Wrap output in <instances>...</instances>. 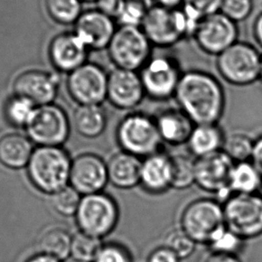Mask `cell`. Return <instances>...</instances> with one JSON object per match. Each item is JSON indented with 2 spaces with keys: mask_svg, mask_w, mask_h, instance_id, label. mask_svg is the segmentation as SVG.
I'll list each match as a JSON object with an SVG mask.
<instances>
[{
  "mask_svg": "<svg viewBox=\"0 0 262 262\" xmlns=\"http://www.w3.org/2000/svg\"><path fill=\"white\" fill-rule=\"evenodd\" d=\"M86 50V45L76 33H63L51 41L50 56L57 69L73 72L84 65Z\"/></svg>",
  "mask_w": 262,
  "mask_h": 262,
  "instance_id": "20",
  "label": "cell"
},
{
  "mask_svg": "<svg viewBox=\"0 0 262 262\" xmlns=\"http://www.w3.org/2000/svg\"><path fill=\"white\" fill-rule=\"evenodd\" d=\"M171 156L163 150L142 159L140 187L152 195H160L171 189Z\"/></svg>",
  "mask_w": 262,
  "mask_h": 262,
  "instance_id": "18",
  "label": "cell"
},
{
  "mask_svg": "<svg viewBox=\"0 0 262 262\" xmlns=\"http://www.w3.org/2000/svg\"><path fill=\"white\" fill-rule=\"evenodd\" d=\"M72 236L62 228H51L40 236L39 248L41 253L64 261L71 254Z\"/></svg>",
  "mask_w": 262,
  "mask_h": 262,
  "instance_id": "27",
  "label": "cell"
},
{
  "mask_svg": "<svg viewBox=\"0 0 262 262\" xmlns=\"http://www.w3.org/2000/svg\"><path fill=\"white\" fill-rule=\"evenodd\" d=\"M223 0H183L182 8L192 12L200 18L220 11Z\"/></svg>",
  "mask_w": 262,
  "mask_h": 262,
  "instance_id": "39",
  "label": "cell"
},
{
  "mask_svg": "<svg viewBox=\"0 0 262 262\" xmlns=\"http://www.w3.org/2000/svg\"><path fill=\"white\" fill-rule=\"evenodd\" d=\"M260 55L251 44L237 41L216 57V70L228 84L247 86L260 79Z\"/></svg>",
  "mask_w": 262,
  "mask_h": 262,
  "instance_id": "6",
  "label": "cell"
},
{
  "mask_svg": "<svg viewBox=\"0 0 262 262\" xmlns=\"http://www.w3.org/2000/svg\"><path fill=\"white\" fill-rule=\"evenodd\" d=\"M80 193L72 186H67L51 195V203L55 211L63 216L76 215L80 205Z\"/></svg>",
  "mask_w": 262,
  "mask_h": 262,
  "instance_id": "33",
  "label": "cell"
},
{
  "mask_svg": "<svg viewBox=\"0 0 262 262\" xmlns=\"http://www.w3.org/2000/svg\"><path fill=\"white\" fill-rule=\"evenodd\" d=\"M74 124L80 135L94 139L103 133L107 117L100 105H81L74 114Z\"/></svg>",
  "mask_w": 262,
  "mask_h": 262,
  "instance_id": "25",
  "label": "cell"
},
{
  "mask_svg": "<svg viewBox=\"0 0 262 262\" xmlns=\"http://www.w3.org/2000/svg\"><path fill=\"white\" fill-rule=\"evenodd\" d=\"M69 262H82V261H78V260H76V259H73V258H72V259H71V260H70V261Z\"/></svg>",
  "mask_w": 262,
  "mask_h": 262,
  "instance_id": "48",
  "label": "cell"
},
{
  "mask_svg": "<svg viewBox=\"0 0 262 262\" xmlns=\"http://www.w3.org/2000/svg\"><path fill=\"white\" fill-rule=\"evenodd\" d=\"M68 86L81 105H100L107 98L108 77L97 66L84 64L71 72Z\"/></svg>",
  "mask_w": 262,
  "mask_h": 262,
  "instance_id": "14",
  "label": "cell"
},
{
  "mask_svg": "<svg viewBox=\"0 0 262 262\" xmlns=\"http://www.w3.org/2000/svg\"><path fill=\"white\" fill-rule=\"evenodd\" d=\"M163 143L172 146L188 143L195 124L180 108L163 110L155 117Z\"/></svg>",
  "mask_w": 262,
  "mask_h": 262,
  "instance_id": "21",
  "label": "cell"
},
{
  "mask_svg": "<svg viewBox=\"0 0 262 262\" xmlns=\"http://www.w3.org/2000/svg\"><path fill=\"white\" fill-rule=\"evenodd\" d=\"M226 135L217 124L195 125L187 146L191 156L200 158L222 151Z\"/></svg>",
  "mask_w": 262,
  "mask_h": 262,
  "instance_id": "23",
  "label": "cell"
},
{
  "mask_svg": "<svg viewBox=\"0 0 262 262\" xmlns=\"http://www.w3.org/2000/svg\"><path fill=\"white\" fill-rule=\"evenodd\" d=\"M174 98L195 125L219 123L226 109L222 84L211 74L201 70L182 74Z\"/></svg>",
  "mask_w": 262,
  "mask_h": 262,
  "instance_id": "1",
  "label": "cell"
},
{
  "mask_svg": "<svg viewBox=\"0 0 262 262\" xmlns=\"http://www.w3.org/2000/svg\"><path fill=\"white\" fill-rule=\"evenodd\" d=\"M180 227L196 244L208 246L226 227L222 203L208 198L190 201L181 214Z\"/></svg>",
  "mask_w": 262,
  "mask_h": 262,
  "instance_id": "5",
  "label": "cell"
},
{
  "mask_svg": "<svg viewBox=\"0 0 262 262\" xmlns=\"http://www.w3.org/2000/svg\"><path fill=\"white\" fill-rule=\"evenodd\" d=\"M251 162L262 176V135L254 140Z\"/></svg>",
  "mask_w": 262,
  "mask_h": 262,
  "instance_id": "42",
  "label": "cell"
},
{
  "mask_svg": "<svg viewBox=\"0 0 262 262\" xmlns=\"http://www.w3.org/2000/svg\"><path fill=\"white\" fill-rule=\"evenodd\" d=\"M156 5L160 6L163 8H170V9H177L182 8L183 0H156Z\"/></svg>",
  "mask_w": 262,
  "mask_h": 262,
  "instance_id": "45",
  "label": "cell"
},
{
  "mask_svg": "<svg viewBox=\"0 0 262 262\" xmlns=\"http://www.w3.org/2000/svg\"><path fill=\"white\" fill-rule=\"evenodd\" d=\"M196 158L185 154L171 156L172 182L171 189L184 190L195 184Z\"/></svg>",
  "mask_w": 262,
  "mask_h": 262,
  "instance_id": "28",
  "label": "cell"
},
{
  "mask_svg": "<svg viewBox=\"0 0 262 262\" xmlns=\"http://www.w3.org/2000/svg\"><path fill=\"white\" fill-rule=\"evenodd\" d=\"M108 48L117 69L139 72L152 58L153 45L141 27L120 26Z\"/></svg>",
  "mask_w": 262,
  "mask_h": 262,
  "instance_id": "9",
  "label": "cell"
},
{
  "mask_svg": "<svg viewBox=\"0 0 262 262\" xmlns=\"http://www.w3.org/2000/svg\"><path fill=\"white\" fill-rule=\"evenodd\" d=\"M262 176L251 161L234 164L231 180V192L255 194L261 189Z\"/></svg>",
  "mask_w": 262,
  "mask_h": 262,
  "instance_id": "26",
  "label": "cell"
},
{
  "mask_svg": "<svg viewBox=\"0 0 262 262\" xmlns=\"http://www.w3.org/2000/svg\"><path fill=\"white\" fill-rule=\"evenodd\" d=\"M45 6L49 15L61 24L77 22L80 17L79 0H46Z\"/></svg>",
  "mask_w": 262,
  "mask_h": 262,
  "instance_id": "32",
  "label": "cell"
},
{
  "mask_svg": "<svg viewBox=\"0 0 262 262\" xmlns=\"http://www.w3.org/2000/svg\"><path fill=\"white\" fill-rule=\"evenodd\" d=\"M71 164L70 156L60 146H39L26 168L33 185L52 195L69 186Z\"/></svg>",
  "mask_w": 262,
  "mask_h": 262,
  "instance_id": "3",
  "label": "cell"
},
{
  "mask_svg": "<svg viewBox=\"0 0 262 262\" xmlns=\"http://www.w3.org/2000/svg\"><path fill=\"white\" fill-rule=\"evenodd\" d=\"M238 34L236 23L219 11L201 19L193 38L201 51L217 57L238 41Z\"/></svg>",
  "mask_w": 262,
  "mask_h": 262,
  "instance_id": "13",
  "label": "cell"
},
{
  "mask_svg": "<svg viewBox=\"0 0 262 262\" xmlns=\"http://www.w3.org/2000/svg\"><path fill=\"white\" fill-rule=\"evenodd\" d=\"M182 259L169 248L161 245L151 251L146 262H181Z\"/></svg>",
  "mask_w": 262,
  "mask_h": 262,
  "instance_id": "40",
  "label": "cell"
},
{
  "mask_svg": "<svg viewBox=\"0 0 262 262\" xmlns=\"http://www.w3.org/2000/svg\"><path fill=\"white\" fill-rule=\"evenodd\" d=\"M204 262H243L237 255L225 254L217 252H210Z\"/></svg>",
  "mask_w": 262,
  "mask_h": 262,
  "instance_id": "43",
  "label": "cell"
},
{
  "mask_svg": "<svg viewBox=\"0 0 262 262\" xmlns=\"http://www.w3.org/2000/svg\"><path fill=\"white\" fill-rule=\"evenodd\" d=\"M37 106L28 99L15 95L6 105V117L15 127H26L33 117Z\"/></svg>",
  "mask_w": 262,
  "mask_h": 262,
  "instance_id": "31",
  "label": "cell"
},
{
  "mask_svg": "<svg viewBox=\"0 0 262 262\" xmlns=\"http://www.w3.org/2000/svg\"><path fill=\"white\" fill-rule=\"evenodd\" d=\"M108 180L107 164L95 154H83L72 161L70 183L82 195L102 192Z\"/></svg>",
  "mask_w": 262,
  "mask_h": 262,
  "instance_id": "15",
  "label": "cell"
},
{
  "mask_svg": "<svg viewBox=\"0 0 262 262\" xmlns=\"http://www.w3.org/2000/svg\"><path fill=\"white\" fill-rule=\"evenodd\" d=\"M226 228L244 241L262 235V196L232 193L222 203Z\"/></svg>",
  "mask_w": 262,
  "mask_h": 262,
  "instance_id": "7",
  "label": "cell"
},
{
  "mask_svg": "<svg viewBox=\"0 0 262 262\" xmlns=\"http://www.w3.org/2000/svg\"><path fill=\"white\" fill-rule=\"evenodd\" d=\"M75 216L80 232L102 239L115 229L120 210L112 196L95 193L82 196Z\"/></svg>",
  "mask_w": 262,
  "mask_h": 262,
  "instance_id": "8",
  "label": "cell"
},
{
  "mask_svg": "<svg viewBox=\"0 0 262 262\" xmlns=\"http://www.w3.org/2000/svg\"><path fill=\"white\" fill-rule=\"evenodd\" d=\"M132 255L124 245L110 243L102 245L94 262H132Z\"/></svg>",
  "mask_w": 262,
  "mask_h": 262,
  "instance_id": "38",
  "label": "cell"
},
{
  "mask_svg": "<svg viewBox=\"0 0 262 262\" xmlns=\"http://www.w3.org/2000/svg\"><path fill=\"white\" fill-rule=\"evenodd\" d=\"M245 241L235 233L231 232L226 227L221 230L215 238L208 244V247L211 252L225 253V254L237 255L239 256L241 251L244 250Z\"/></svg>",
  "mask_w": 262,
  "mask_h": 262,
  "instance_id": "36",
  "label": "cell"
},
{
  "mask_svg": "<svg viewBox=\"0 0 262 262\" xmlns=\"http://www.w3.org/2000/svg\"><path fill=\"white\" fill-rule=\"evenodd\" d=\"M106 164L108 180L114 187L131 189L140 185L141 158L121 150L114 154Z\"/></svg>",
  "mask_w": 262,
  "mask_h": 262,
  "instance_id": "22",
  "label": "cell"
},
{
  "mask_svg": "<svg viewBox=\"0 0 262 262\" xmlns=\"http://www.w3.org/2000/svg\"><path fill=\"white\" fill-rule=\"evenodd\" d=\"M15 95L38 106L51 104L57 94V81L51 74L30 70L21 74L14 84Z\"/></svg>",
  "mask_w": 262,
  "mask_h": 262,
  "instance_id": "19",
  "label": "cell"
},
{
  "mask_svg": "<svg viewBox=\"0 0 262 262\" xmlns=\"http://www.w3.org/2000/svg\"><path fill=\"white\" fill-rule=\"evenodd\" d=\"M26 129L39 146H60L70 136V122L64 111L51 103L37 107Z\"/></svg>",
  "mask_w": 262,
  "mask_h": 262,
  "instance_id": "11",
  "label": "cell"
},
{
  "mask_svg": "<svg viewBox=\"0 0 262 262\" xmlns=\"http://www.w3.org/2000/svg\"><path fill=\"white\" fill-rule=\"evenodd\" d=\"M260 79L262 80V54L260 55Z\"/></svg>",
  "mask_w": 262,
  "mask_h": 262,
  "instance_id": "47",
  "label": "cell"
},
{
  "mask_svg": "<svg viewBox=\"0 0 262 262\" xmlns=\"http://www.w3.org/2000/svg\"><path fill=\"white\" fill-rule=\"evenodd\" d=\"M163 245L173 251L182 260L194 253L196 244L179 226L165 234Z\"/></svg>",
  "mask_w": 262,
  "mask_h": 262,
  "instance_id": "35",
  "label": "cell"
},
{
  "mask_svg": "<svg viewBox=\"0 0 262 262\" xmlns=\"http://www.w3.org/2000/svg\"><path fill=\"white\" fill-rule=\"evenodd\" d=\"M26 262H62L60 260H58L56 258H53L51 256H49L47 254H44V253H40V254L35 255L33 256L26 260Z\"/></svg>",
  "mask_w": 262,
  "mask_h": 262,
  "instance_id": "46",
  "label": "cell"
},
{
  "mask_svg": "<svg viewBox=\"0 0 262 262\" xmlns=\"http://www.w3.org/2000/svg\"><path fill=\"white\" fill-rule=\"evenodd\" d=\"M254 140L243 132H233L226 136L222 151L236 164L251 161Z\"/></svg>",
  "mask_w": 262,
  "mask_h": 262,
  "instance_id": "29",
  "label": "cell"
},
{
  "mask_svg": "<svg viewBox=\"0 0 262 262\" xmlns=\"http://www.w3.org/2000/svg\"><path fill=\"white\" fill-rule=\"evenodd\" d=\"M85 1H97V0H85Z\"/></svg>",
  "mask_w": 262,
  "mask_h": 262,
  "instance_id": "49",
  "label": "cell"
},
{
  "mask_svg": "<svg viewBox=\"0 0 262 262\" xmlns=\"http://www.w3.org/2000/svg\"><path fill=\"white\" fill-rule=\"evenodd\" d=\"M139 73L146 96L156 101L174 97L183 74L174 58L168 56L152 57Z\"/></svg>",
  "mask_w": 262,
  "mask_h": 262,
  "instance_id": "10",
  "label": "cell"
},
{
  "mask_svg": "<svg viewBox=\"0 0 262 262\" xmlns=\"http://www.w3.org/2000/svg\"><path fill=\"white\" fill-rule=\"evenodd\" d=\"M234 164L223 151L196 158L195 184L205 192L226 201L232 194L230 180Z\"/></svg>",
  "mask_w": 262,
  "mask_h": 262,
  "instance_id": "12",
  "label": "cell"
},
{
  "mask_svg": "<svg viewBox=\"0 0 262 262\" xmlns=\"http://www.w3.org/2000/svg\"><path fill=\"white\" fill-rule=\"evenodd\" d=\"M151 7L147 0H126L117 22L120 26L141 27Z\"/></svg>",
  "mask_w": 262,
  "mask_h": 262,
  "instance_id": "34",
  "label": "cell"
},
{
  "mask_svg": "<svg viewBox=\"0 0 262 262\" xmlns=\"http://www.w3.org/2000/svg\"><path fill=\"white\" fill-rule=\"evenodd\" d=\"M253 8V0H223L220 12L238 24L250 17Z\"/></svg>",
  "mask_w": 262,
  "mask_h": 262,
  "instance_id": "37",
  "label": "cell"
},
{
  "mask_svg": "<svg viewBox=\"0 0 262 262\" xmlns=\"http://www.w3.org/2000/svg\"><path fill=\"white\" fill-rule=\"evenodd\" d=\"M252 33L256 42L262 48V10L255 18L252 27Z\"/></svg>",
  "mask_w": 262,
  "mask_h": 262,
  "instance_id": "44",
  "label": "cell"
},
{
  "mask_svg": "<svg viewBox=\"0 0 262 262\" xmlns=\"http://www.w3.org/2000/svg\"><path fill=\"white\" fill-rule=\"evenodd\" d=\"M33 151V142L26 136L8 134L0 139V163L9 169L27 167Z\"/></svg>",
  "mask_w": 262,
  "mask_h": 262,
  "instance_id": "24",
  "label": "cell"
},
{
  "mask_svg": "<svg viewBox=\"0 0 262 262\" xmlns=\"http://www.w3.org/2000/svg\"><path fill=\"white\" fill-rule=\"evenodd\" d=\"M116 30L112 17L95 10L80 15L76 24L75 33L86 47L100 50L109 46Z\"/></svg>",
  "mask_w": 262,
  "mask_h": 262,
  "instance_id": "17",
  "label": "cell"
},
{
  "mask_svg": "<svg viewBox=\"0 0 262 262\" xmlns=\"http://www.w3.org/2000/svg\"><path fill=\"white\" fill-rule=\"evenodd\" d=\"M126 0H97L98 10L113 19H117Z\"/></svg>",
  "mask_w": 262,
  "mask_h": 262,
  "instance_id": "41",
  "label": "cell"
},
{
  "mask_svg": "<svg viewBox=\"0 0 262 262\" xmlns=\"http://www.w3.org/2000/svg\"><path fill=\"white\" fill-rule=\"evenodd\" d=\"M201 19L186 10L154 5L147 12L141 29L155 47L170 48L192 36Z\"/></svg>",
  "mask_w": 262,
  "mask_h": 262,
  "instance_id": "2",
  "label": "cell"
},
{
  "mask_svg": "<svg viewBox=\"0 0 262 262\" xmlns=\"http://www.w3.org/2000/svg\"><path fill=\"white\" fill-rule=\"evenodd\" d=\"M118 144L122 151L144 159L162 151L163 141L155 117L131 113L124 117L116 130Z\"/></svg>",
  "mask_w": 262,
  "mask_h": 262,
  "instance_id": "4",
  "label": "cell"
},
{
  "mask_svg": "<svg viewBox=\"0 0 262 262\" xmlns=\"http://www.w3.org/2000/svg\"><path fill=\"white\" fill-rule=\"evenodd\" d=\"M102 245V239L79 232L72 236L70 256L78 261L94 262Z\"/></svg>",
  "mask_w": 262,
  "mask_h": 262,
  "instance_id": "30",
  "label": "cell"
},
{
  "mask_svg": "<svg viewBox=\"0 0 262 262\" xmlns=\"http://www.w3.org/2000/svg\"><path fill=\"white\" fill-rule=\"evenodd\" d=\"M145 97L146 93L139 72L116 68L108 77L107 98L118 109H136Z\"/></svg>",
  "mask_w": 262,
  "mask_h": 262,
  "instance_id": "16",
  "label": "cell"
}]
</instances>
